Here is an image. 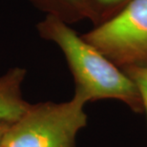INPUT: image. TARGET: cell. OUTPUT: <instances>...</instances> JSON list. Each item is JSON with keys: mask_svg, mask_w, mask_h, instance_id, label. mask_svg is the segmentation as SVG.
Segmentation results:
<instances>
[{"mask_svg": "<svg viewBox=\"0 0 147 147\" xmlns=\"http://www.w3.org/2000/svg\"><path fill=\"white\" fill-rule=\"evenodd\" d=\"M39 36L62 51L75 81L74 96L85 103L117 99L142 114V96L133 80L98 49L78 36L68 23L47 14L37 24Z\"/></svg>", "mask_w": 147, "mask_h": 147, "instance_id": "6da1fadb", "label": "cell"}, {"mask_svg": "<svg viewBox=\"0 0 147 147\" xmlns=\"http://www.w3.org/2000/svg\"><path fill=\"white\" fill-rule=\"evenodd\" d=\"M85 105L75 96L64 102L30 103L10 123L0 147H76L78 134L87 124Z\"/></svg>", "mask_w": 147, "mask_h": 147, "instance_id": "7a4b0ae2", "label": "cell"}, {"mask_svg": "<svg viewBox=\"0 0 147 147\" xmlns=\"http://www.w3.org/2000/svg\"><path fill=\"white\" fill-rule=\"evenodd\" d=\"M81 36L119 69L147 66V0H131Z\"/></svg>", "mask_w": 147, "mask_h": 147, "instance_id": "3957f363", "label": "cell"}, {"mask_svg": "<svg viewBox=\"0 0 147 147\" xmlns=\"http://www.w3.org/2000/svg\"><path fill=\"white\" fill-rule=\"evenodd\" d=\"M26 70L16 67L0 76V121L13 122L24 113L29 102L23 98Z\"/></svg>", "mask_w": 147, "mask_h": 147, "instance_id": "277c9868", "label": "cell"}, {"mask_svg": "<svg viewBox=\"0 0 147 147\" xmlns=\"http://www.w3.org/2000/svg\"><path fill=\"white\" fill-rule=\"evenodd\" d=\"M37 9L68 23L73 16H88L87 0H30Z\"/></svg>", "mask_w": 147, "mask_h": 147, "instance_id": "5b68a950", "label": "cell"}, {"mask_svg": "<svg viewBox=\"0 0 147 147\" xmlns=\"http://www.w3.org/2000/svg\"><path fill=\"white\" fill-rule=\"evenodd\" d=\"M122 71L136 84L142 99L143 110L147 116V66L131 67Z\"/></svg>", "mask_w": 147, "mask_h": 147, "instance_id": "8992f818", "label": "cell"}, {"mask_svg": "<svg viewBox=\"0 0 147 147\" xmlns=\"http://www.w3.org/2000/svg\"><path fill=\"white\" fill-rule=\"evenodd\" d=\"M124 0H87L88 16L93 14L96 9H109L116 5L120 4Z\"/></svg>", "mask_w": 147, "mask_h": 147, "instance_id": "52a82bcc", "label": "cell"}, {"mask_svg": "<svg viewBox=\"0 0 147 147\" xmlns=\"http://www.w3.org/2000/svg\"><path fill=\"white\" fill-rule=\"evenodd\" d=\"M11 122H7V121H0V142H1V140L3 136H4L5 132L7 131V129L10 125Z\"/></svg>", "mask_w": 147, "mask_h": 147, "instance_id": "ba28073f", "label": "cell"}]
</instances>
